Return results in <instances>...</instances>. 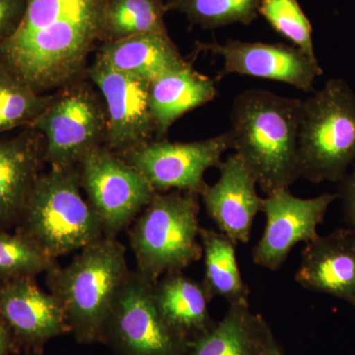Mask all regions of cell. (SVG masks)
Listing matches in <instances>:
<instances>
[{"label": "cell", "mask_w": 355, "mask_h": 355, "mask_svg": "<svg viewBox=\"0 0 355 355\" xmlns=\"http://www.w3.org/2000/svg\"><path fill=\"white\" fill-rule=\"evenodd\" d=\"M218 169L216 183L207 184L200 195L203 205L218 231L237 246L247 244L263 203L256 178L236 153L222 161Z\"/></svg>", "instance_id": "9a60e30c"}, {"label": "cell", "mask_w": 355, "mask_h": 355, "mask_svg": "<svg viewBox=\"0 0 355 355\" xmlns=\"http://www.w3.org/2000/svg\"><path fill=\"white\" fill-rule=\"evenodd\" d=\"M355 163V93L331 78L302 100L298 130L299 176L338 183Z\"/></svg>", "instance_id": "5b68a950"}, {"label": "cell", "mask_w": 355, "mask_h": 355, "mask_svg": "<svg viewBox=\"0 0 355 355\" xmlns=\"http://www.w3.org/2000/svg\"><path fill=\"white\" fill-rule=\"evenodd\" d=\"M272 331L261 314L248 305H229L227 313L209 331L193 340L186 355H263Z\"/></svg>", "instance_id": "44dd1931"}, {"label": "cell", "mask_w": 355, "mask_h": 355, "mask_svg": "<svg viewBox=\"0 0 355 355\" xmlns=\"http://www.w3.org/2000/svg\"><path fill=\"white\" fill-rule=\"evenodd\" d=\"M58 266L32 240L18 233L0 229V282L36 277Z\"/></svg>", "instance_id": "484cf974"}, {"label": "cell", "mask_w": 355, "mask_h": 355, "mask_svg": "<svg viewBox=\"0 0 355 355\" xmlns=\"http://www.w3.org/2000/svg\"><path fill=\"white\" fill-rule=\"evenodd\" d=\"M198 46L223 60L218 79L239 74L288 84L303 92L313 93L315 80L323 74L318 60L292 44L228 39L223 44L198 43Z\"/></svg>", "instance_id": "4fadbf2b"}, {"label": "cell", "mask_w": 355, "mask_h": 355, "mask_svg": "<svg viewBox=\"0 0 355 355\" xmlns=\"http://www.w3.org/2000/svg\"><path fill=\"white\" fill-rule=\"evenodd\" d=\"M217 94L214 79L193 69L190 62L153 81L149 108L157 139H165L180 118L211 102Z\"/></svg>", "instance_id": "d6986e66"}, {"label": "cell", "mask_w": 355, "mask_h": 355, "mask_svg": "<svg viewBox=\"0 0 355 355\" xmlns=\"http://www.w3.org/2000/svg\"><path fill=\"white\" fill-rule=\"evenodd\" d=\"M0 315L30 352H40L51 338L71 331L64 308L40 288L36 277L0 282Z\"/></svg>", "instance_id": "5bb4252c"}, {"label": "cell", "mask_w": 355, "mask_h": 355, "mask_svg": "<svg viewBox=\"0 0 355 355\" xmlns=\"http://www.w3.org/2000/svg\"><path fill=\"white\" fill-rule=\"evenodd\" d=\"M88 76L106 109V146L121 154L151 141L155 130L149 108L150 83L112 69L97 58Z\"/></svg>", "instance_id": "7c38bea8"}, {"label": "cell", "mask_w": 355, "mask_h": 355, "mask_svg": "<svg viewBox=\"0 0 355 355\" xmlns=\"http://www.w3.org/2000/svg\"><path fill=\"white\" fill-rule=\"evenodd\" d=\"M302 100L248 89L230 112L232 149L270 195L299 179L298 130Z\"/></svg>", "instance_id": "7a4b0ae2"}, {"label": "cell", "mask_w": 355, "mask_h": 355, "mask_svg": "<svg viewBox=\"0 0 355 355\" xmlns=\"http://www.w3.org/2000/svg\"><path fill=\"white\" fill-rule=\"evenodd\" d=\"M29 128L43 135L44 163L77 167L89 151L106 141V109L92 89L76 81L53 95Z\"/></svg>", "instance_id": "52a82bcc"}, {"label": "cell", "mask_w": 355, "mask_h": 355, "mask_svg": "<svg viewBox=\"0 0 355 355\" xmlns=\"http://www.w3.org/2000/svg\"><path fill=\"white\" fill-rule=\"evenodd\" d=\"M336 198V193L301 198L289 189L266 195L261 210L266 216L265 230L252 251L254 263L272 272L279 270L298 243L308 244L319 236L318 227Z\"/></svg>", "instance_id": "8fae6325"}, {"label": "cell", "mask_w": 355, "mask_h": 355, "mask_svg": "<svg viewBox=\"0 0 355 355\" xmlns=\"http://www.w3.org/2000/svg\"><path fill=\"white\" fill-rule=\"evenodd\" d=\"M295 280L307 291L328 294L355 309V230L336 229L305 244Z\"/></svg>", "instance_id": "2e32d148"}, {"label": "cell", "mask_w": 355, "mask_h": 355, "mask_svg": "<svg viewBox=\"0 0 355 355\" xmlns=\"http://www.w3.org/2000/svg\"><path fill=\"white\" fill-rule=\"evenodd\" d=\"M125 252L116 238L103 236L80 250L69 265L46 272L49 291L64 308L79 343L104 338L110 312L130 272Z\"/></svg>", "instance_id": "3957f363"}, {"label": "cell", "mask_w": 355, "mask_h": 355, "mask_svg": "<svg viewBox=\"0 0 355 355\" xmlns=\"http://www.w3.org/2000/svg\"><path fill=\"white\" fill-rule=\"evenodd\" d=\"M44 137L31 128L0 135V229L15 227L44 163Z\"/></svg>", "instance_id": "e0dca14e"}, {"label": "cell", "mask_w": 355, "mask_h": 355, "mask_svg": "<svg viewBox=\"0 0 355 355\" xmlns=\"http://www.w3.org/2000/svg\"><path fill=\"white\" fill-rule=\"evenodd\" d=\"M198 198L181 191L156 193L130 225L137 270L153 284L202 258Z\"/></svg>", "instance_id": "8992f818"}, {"label": "cell", "mask_w": 355, "mask_h": 355, "mask_svg": "<svg viewBox=\"0 0 355 355\" xmlns=\"http://www.w3.org/2000/svg\"><path fill=\"white\" fill-rule=\"evenodd\" d=\"M78 167L42 173L28 198L15 232L57 260L104 236L99 216L81 193Z\"/></svg>", "instance_id": "277c9868"}, {"label": "cell", "mask_w": 355, "mask_h": 355, "mask_svg": "<svg viewBox=\"0 0 355 355\" xmlns=\"http://www.w3.org/2000/svg\"><path fill=\"white\" fill-rule=\"evenodd\" d=\"M20 349L10 326L0 315V355H17Z\"/></svg>", "instance_id": "f546056e"}, {"label": "cell", "mask_w": 355, "mask_h": 355, "mask_svg": "<svg viewBox=\"0 0 355 355\" xmlns=\"http://www.w3.org/2000/svg\"><path fill=\"white\" fill-rule=\"evenodd\" d=\"M24 355H32V352H30V350H25Z\"/></svg>", "instance_id": "1f68e13d"}, {"label": "cell", "mask_w": 355, "mask_h": 355, "mask_svg": "<svg viewBox=\"0 0 355 355\" xmlns=\"http://www.w3.org/2000/svg\"><path fill=\"white\" fill-rule=\"evenodd\" d=\"M96 58L112 69L150 83L189 62L169 34L159 33L102 43Z\"/></svg>", "instance_id": "ffe728a7"}, {"label": "cell", "mask_w": 355, "mask_h": 355, "mask_svg": "<svg viewBox=\"0 0 355 355\" xmlns=\"http://www.w3.org/2000/svg\"><path fill=\"white\" fill-rule=\"evenodd\" d=\"M153 297L168 326L188 342L197 340L216 326L209 314L210 299L202 282L191 279L183 270L161 277L153 284Z\"/></svg>", "instance_id": "ac0fdd59"}, {"label": "cell", "mask_w": 355, "mask_h": 355, "mask_svg": "<svg viewBox=\"0 0 355 355\" xmlns=\"http://www.w3.org/2000/svg\"><path fill=\"white\" fill-rule=\"evenodd\" d=\"M263 355H284L282 345L275 340L272 331L268 333V338H266Z\"/></svg>", "instance_id": "4dcf8cb0"}, {"label": "cell", "mask_w": 355, "mask_h": 355, "mask_svg": "<svg viewBox=\"0 0 355 355\" xmlns=\"http://www.w3.org/2000/svg\"><path fill=\"white\" fill-rule=\"evenodd\" d=\"M27 0H0V44L8 39L23 19Z\"/></svg>", "instance_id": "83f0119b"}, {"label": "cell", "mask_w": 355, "mask_h": 355, "mask_svg": "<svg viewBox=\"0 0 355 355\" xmlns=\"http://www.w3.org/2000/svg\"><path fill=\"white\" fill-rule=\"evenodd\" d=\"M261 0H169L168 11L186 16L191 24L216 29L235 23L249 25L257 19Z\"/></svg>", "instance_id": "d4e9b609"}, {"label": "cell", "mask_w": 355, "mask_h": 355, "mask_svg": "<svg viewBox=\"0 0 355 355\" xmlns=\"http://www.w3.org/2000/svg\"><path fill=\"white\" fill-rule=\"evenodd\" d=\"M103 340L121 355H186L191 347L161 316L153 282L137 270H130L119 291Z\"/></svg>", "instance_id": "9c48e42d"}, {"label": "cell", "mask_w": 355, "mask_h": 355, "mask_svg": "<svg viewBox=\"0 0 355 355\" xmlns=\"http://www.w3.org/2000/svg\"><path fill=\"white\" fill-rule=\"evenodd\" d=\"M53 97L35 91L0 60V135L29 128Z\"/></svg>", "instance_id": "cb8c5ba5"}, {"label": "cell", "mask_w": 355, "mask_h": 355, "mask_svg": "<svg viewBox=\"0 0 355 355\" xmlns=\"http://www.w3.org/2000/svg\"><path fill=\"white\" fill-rule=\"evenodd\" d=\"M110 0H27L16 31L0 44V60L46 94L76 83L103 43Z\"/></svg>", "instance_id": "6da1fadb"}, {"label": "cell", "mask_w": 355, "mask_h": 355, "mask_svg": "<svg viewBox=\"0 0 355 355\" xmlns=\"http://www.w3.org/2000/svg\"><path fill=\"white\" fill-rule=\"evenodd\" d=\"M229 149H232V139L228 130L193 142L151 140L119 155L137 168L157 193L181 191L200 197L209 184L205 172L218 168Z\"/></svg>", "instance_id": "30bf717a"}, {"label": "cell", "mask_w": 355, "mask_h": 355, "mask_svg": "<svg viewBox=\"0 0 355 355\" xmlns=\"http://www.w3.org/2000/svg\"><path fill=\"white\" fill-rule=\"evenodd\" d=\"M200 239L205 259L202 284L210 301L221 297L229 305L249 304L250 289L238 265L237 245L214 229L200 227Z\"/></svg>", "instance_id": "7402d4cb"}, {"label": "cell", "mask_w": 355, "mask_h": 355, "mask_svg": "<svg viewBox=\"0 0 355 355\" xmlns=\"http://www.w3.org/2000/svg\"><path fill=\"white\" fill-rule=\"evenodd\" d=\"M259 14L275 32L291 42L292 46L318 60L312 38V25L297 0H261Z\"/></svg>", "instance_id": "4316f807"}, {"label": "cell", "mask_w": 355, "mask_h": 355, "mask_svg": "<svg viewBox=\"0 0 355 355\" xmlns=\"http://www.w3.org/2000/svg\"><path fill=\"white\" fill-rule=\"evenodd\" d=\"M77 167L106 237L116 238L130 227L157 193L137 168L107 146L89 151Z\"/></svg>", "instance_id": "ba28073f"}, {"label": "cell", "mask_w": 355, "mask_h": 355, "mask_svg": "<svg viewBox=\"0 0 355 355\" xmlns=\"http://www.w3.org/2000/svg\"><path fill=\"white\" fill-rule=\"evenodd\" d=\"M338 198L342 200L343 220L355 230V168L338 182Z\"/></svg>", "instance_id": "f1b7e54d"}, {"label": "cell", "mask_w": 355, "mask_h": 355, "mask_svg": "<svg viewBox=\"0 0 355 355\" xmlns=\"http://www.w3.org/2000/svg\"><path fill=\"white\" fill-rule=\"evenodd\" d=\"M167 1H169V0H167Z\"/></svg>", "instance_id": "d6a6232c"}, {"label": "cell", "mask_w": 355, "mask_h": 355, "mask_svg": "<svg viewBox=\"0 0 355 355\" xmlns=\"http://www.w3.org/2000/svg\"><path fill=\"white\" fill-rule=\"evenodd\" d=\"M167 12L165 0H110L103 43L150 33L169 34L164 19Z\"/></svg>", "instance_id": "603a6c76"}]
</instances>
